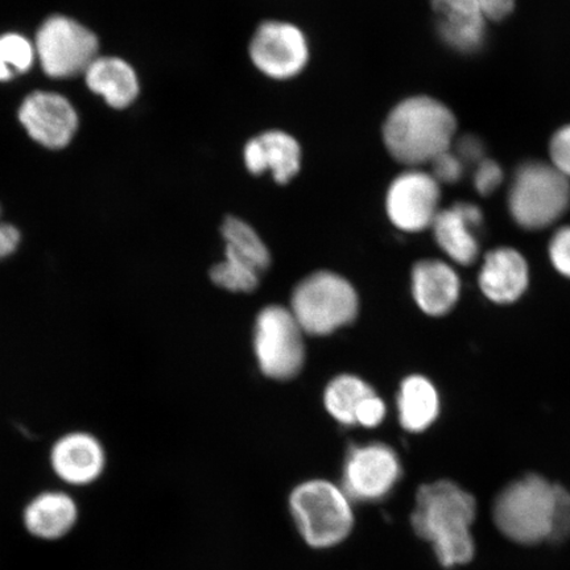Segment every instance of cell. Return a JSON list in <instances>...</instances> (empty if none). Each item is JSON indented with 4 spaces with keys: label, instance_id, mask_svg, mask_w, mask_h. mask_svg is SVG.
Wrapping results in <instances>:
<instances>
[{
    "label": "cell",
    "instance_id": "obj_24",
    "mask_svg": "<svg viewBox=\"0 0 570 570\" xmlns=\"http://www.w3.org/2000/svg\"><path fill=\"white\" fill-rule=\"evenodd\" d=\"M35 46L19 33L0 36V82L27 73L33 66Z\"/></svg>",
    "mask_w": 570,
    "mask_h": 570
},
{
    "label": "cell",
    "instance_id": "obj_14",
    "mask_svg": "<svg viewBox=\"0 0 570 570\" xmlns=\"http://www.w3.org/2000/svg\"><path fill=\"white\" fill-rule=\"evenodd\" d=\"M482 220L479 206L470 203H458L438 213L432 224L434 239L455 265L469 267L479 258L476 233Z\"/></svg>",
    "mask_w": 570,
    "mask_h": 570
},
{
    "label": "cell",
    "instance_id": "obj_16",
    "mask_svg": "<svg viewBox=\"0 0 570 570\" xmlns=\"http://www.w3.org/2000/svg\"><path fill=\"white\" fill-rule=\"evenodd\" d=\"M530 284L529 263L514 248L501 247L484 256L479 285L491 303L505 305L519 301Z\"/></svg>",
    "mask_w": 570,
    "mask_h": 570
},
{
    "label": "cell",
    "instance_id": "obj_12",
    "mask_svg": "<svg viewBox=\"0 0 570 570\" xmlns=\"http://www.w3.org/2000/svg\"><path fill=\"white\" fill-rule=\"evenodd\" d=\"M49 465L62 483L75 488L91 487L106 472V448L91 432L70 431L52 444Z\"/></svg>",
    "mask_w": 570,
    "mask_h": 570
},
{
    "label": "cell",
    "instance_id": "obj_30",
    "mask_svg": "<svg viewBox=\"0 0 570 570\" xmlns=\"http://www.w3.org/2000/svg\"><path fill=\"white\" fill-rule=\"evenodd\" d=\"M387 407L383 399L377 396L375 392L368 395L360 405L355 415V425L365 428H375L383 423L386 417Z\"/></svg>",
    "mask_w": 570,
    "mask_h": 570
},
{
    "label": "cell",
    "instance_id": "obj_3",
    "mask_svg": "<svg viewBox=\"0 0 570 570\" xmlns=\"http://www.w3.org/2000/svg\"><path fill=\"white\" fill-rule=\"evenodd\" d=\"M458 128L453 112L426 96L405 98L383 124V142L389 154L404 166L431 164L451 149Z\"/></svg>",
    "mask_w": 570,
    "mask_h": 570
},
{
    "label": "cell",
    "instance_id": "obj_9",
    "mask_svg": "<svg viewBox=\"0 0 570 570\" xmlns=\"http://www.w3.org/2000/svg\"><path fill=\"white\" fill-rule=\"evenodd\" d=\"M309 55L305 33L288 21H263L248 46L254 67L276 81H287L301 75L308 66Z\"/></svg>",
    "mask_w": 570,
    "mask_h": 570
},
{
    "label": "cell",
    "instance_id": "obj_4",
    "mask_svg": "<svg viewBox=\"0 0 570 570\" xmlns=\"http://www.w3.org/2000/svg\"><path fill=\"white\" fill-rule=\"evenodd\" d=\"M289 509L306 544L318 550L338 546L353 530L352 499L331 481L298 484L289 497Z\"/></svg>",
    "mask_w": 570,
    "mask_h": 570
},
{
    "label": "cell",
    "instance_id": "obj_2",
    "mask_svg": "<svg viewBox=\"0 0 570 570\" xmlns=\"http://www.w3.org/2000/svg\"><path fill=\"white\" fill-rule=\"evenodd\" d=\"M476 515L472 494L448 480L423 484L416 494L412 514L413 530L431 543L441 566H465L474 558L475 546L470 532Z\"/></svg>",
    "mask_w": 570,
    "mask_h": 570
},
{
    "label": "cell",
    "instance_id": "obj_13",
    "mask_svg": "<svg viewBox=\"0 0 570 570\" xmlns=\"http://www.w3.org/2000/svg\"><path fill=\"white\" fill-rule=\"evenodd\" d=\"M19 119L33 140L51 149L67 147L78 127L73 105L66 97L49 91L28 96L20 106Z\"/></svg>",
    "mask_w": 570,
    "mask_h": 570
},
{
    "label": "cell",
    "instance_id": "obj_19",
    "mask_svg": "<svg viewBox=\"0 0 570 570\" xmlns=\"http://www.w3.org/2000/svg\"><path fill=\"white\" fill-rule=\"evenodd\" d=\"M80 511L71 495L63 491H45L31 499L23 511V523L31 537L55 541L73 531Z\"/></svg>",
    "mask_w": 570,
    "mask_h": 570
},
{
    "label": "cell",
    "instance_id": "obj_10",
    "mask_svg": "<svg viewBox=\"0 0 570 570\" xmlns=\"http://www.w3.org/2000/svg\"><path fill=\"white\" fill-rule=\"evenodd\" d=\"M402 476L397 453L383 443L353 446L342 472V489L352 502H377L386 498Z\"/></svg>",
    "mask_w": 570,
    "mask_h": 570
},
{
    "label": "cell",
    "instance_id": "obj_28",
    "mask_svg": "<svg viewBox=\"0 0 570 570\" xmlns=\"http://www.w3.org/2000/svg\"><path fill=\"white\" fill-rule=\"evenodd\" d=\"M432 176L439 184H454L461 180L463 175V161L458 155L449 151L441 154L431 163Z\"/></svg>",
    "mask_w": 570,
    "mask_h": 570
},
{
    "label": "cell",
    "instance_id": "obj_5",
    "mask_svg": "<svg viewBox=\"0 0 570 570\" xmlns=\"http://www.w3.org/2000/svg\"><path fill=\"white\" fill-rule=\"evenodd\" d=\"M289 309L305 334L323 337L353 323L360 298L344 276L318 271L297 284Z\"/></svg>",
    "mask_w": 570,
    "mask_h": 570
},
{
    "label": "cell",
    "instance_id": "obj_7",
    "mask_svg": "<svg viewBox=\"0 0 570 570\" xmlns=\"http://www.w3.org/2000/svg\"><path fill=\"white\" fill-rule=\"evenodd\" d=\"M304 332L291 309L268 305L255 321L254 351L261 372L271 380L289 381L305 361Z\"/></svg>",
    "mask_w": 570,
    "mask_h": 570
},
{
    "label": "cell",
    "instance_id": "obj_22",
    "mask_svg": "<svg viewBox=\"0 0 570 570\" xmlns=\"http://www.w3.org/2000/svg\"><path fill=\"white\" fill-rule=\"evenodd\" d=\"M375 392L360 376L342 374L327 384L324 404L327 413L342 425H355V415L360 405Z\"/></svg>",
    "mask_w": 570,
    "mask_h": 570
},
{
    "label": "cell",
    "instance_id": "obj_18",
    "mask_svg": "<svg viewBox=\"0 0 570 570\" xmlns=\"http://www.w3.org/2000/svg\"><path fill=\"white\" fill-rule=\"evenodd\" d=\"M412 296L425 315H448L461 296V281L458 271L446 262L425 259L412 269Z\"/></svg>",
    "mask_w": 570,
    "mask_h": 570
},
{
    "label": "cell",
    "instance_id": "obj_23",
    "mask_svg": "<svg viewBox=\"0 0 570 570\" xmlns=\"http://www.w3.org/2000/svg\"><path fill=\"white\" fill-rule=\"evenodd\" d=\"M223 237L226 242L225 252L237 256L259 274L269 267L271 255L265 242L246 220L227 217L223 225Z\"/></svg>",
    "mask_w": 570,
    "mask_h": 570
},
{
    "label": "cell",
    "instance_id": "obj_15",
    "mask_svg": "<svg viewBox=\"0 0 570 570\" xmlns=\"http://www.w3.org/2000/svg\"><path fill=\"white\" fill-rule=\"evenodd\" d=\"M302 147L295 137L282 130H268L249 139L244 161L249 174L273 175L277 184H288L301 173Z\"/></svg>",
    "mask_w": 570,
    "mask_h": 570
},
{
    "label": "cell",
    "instance_id": "obj_25",
    "mask_svg": "<svg viewBox=\"0 0 570 570\" xmlns=\"http://www.w3.org/2000/svg\"><path fill=\"white\" fill-rule=\"evenodd\" d=\"M259 275L254 267L227 252H225V259L214 266L210 273L212 281L218 287L230 292L254 291L258 287Z\"/></svg>",
    "mask_w": 570,
    "mask_h": 570
},
{
    "label": "cell",
    "instance_id": "obj_31",
    "mask_svg": "<svg viewBox=\"0 0 570 570\" xmlns=\"http://www.w3.org/2000/svg\"><path fill=\"white\" fill-rule=\"evenodd\" d=\"M21 244V233L17 226L0 223V262L11 258Z\"/></svg>",
    "mask_w": 570,
    "mask_h": 570
},
{
    "label": "cell",
    "instance_id": "obj_26",
    "mask_svg": "<svg viewBox=\"0 0 570 570\" xmlns=\"http://www.w3.org/2000/svg\"><path fill=\"white\" fill-rule=\"evenodd\" d=\"M552 266L562 276L570 279V226L561 227L550 242Z\"/></svg>",
    "mask_w": 570,
    "mask_h": 570
},
{
    "label": "cell",
    "instance_id": "obj_21",
    "mask_svg": "<svg viewBox=\"0 0 570 570\" xmlns=\"http://www.w3.org/2000/svg\"><path fill=\"white\" fill-rule=\"evenodd\" d=\"M399 423L405 431L424 432L440 413V396L434 384L423 375L405 377L397 394Z\"/></svg>",
    "mask_w": 570,
    "mask_h": 570
},
{
    "label": "cell",
    "instance_id": "obj_27",
    "mask_svg": "<svg viewBox=\"0 0 570 570\" xmlns=\"http://www.w3.org/2000/svg\"><path fill=\"white\" fill-rule=\"evenodd\" d=\"M503 181V170L499 164L483 159L476 164L474 174V187L482 196H489L499 188Z\"/></svg>",
    "mask_w": 570,
    "mask_h": 570
},
{
    "label": "cell",
    "instance_id": "obj_29",
    "mask_svg": "<svg viewBox=\"0 0 570 570\" xmlns=\"http://www.w3.org/2000/svg\"><path fill=\"white\" fill-rule=\"evenodd\" d=\"M552 166L570 178V126L561 128L553 135L550 145Z\"/></svg>",
    "mask_w": 570,
    "mask_h": 570
},
{
    "label": "cell",
    "instance_id": "obj_17",
    "mask_svg": "<svg viewBox=\"0 0 570 570\" xmlns=\"http://www.w3.org/2000/svg\"><path fill=\"white\" fill-rule=\"evenodd\" d=\"M439 16L438 32L441 40L454 51L474 53L487 39V19L481 0H431Z\"/></svg>",
    "mask_w": 570,
    "mask_h": 570
},
{
    "label": "cell",
    "instance_id": "obj_1",
    "mask_svg": "<svg viewBox=\"0 0 570 570\" xmlns=\"http://www.w3.org/2000/svg\"><path fill=\"white\" fill-rule=\"evenodd\" d=\"M493 519L505 538L522 546L566 540L570 533V493L539 474H527L495 498Z\"/></svg>",
    "mask_w": 570,
    "mask_h": 570
},
{
    "label": "cell",
    "instance_id": "obj_32",
    "mask_svg": "<svg viewBox=\"0 0 570 570\" xmlns=\"http://www.w3.org/2000/svg\"><path fill=\"white\" fill-rule=\"evenodd\" d=\"M483 145L479 138L475 137H462L458 142V155L459 158L465 163H476L483 160Z\"/></svg>",
    "mask_w": 570,
    "mask_h": 570
},
{
    "label": "cell",
    "instance_id": "obj_8",
    "mask_svg": "<svg viewBox=\"0 0 570 570\" xmlns=\"http://www.w3.org/2000/svg\"><path fill=\"white\" fill-rule=\"evenodd\" d=\"M35 51L49 77L69 78L85 73L97 59L98 39L78 21L56 16L40 27Z\"/></svg>",
    "mask_w": 570,
    "mask_h": 570
},
{
    "label": "cell",
    "instance_id": "obj_6",
    "mask_svg": "<svg viewBox=\"0 0 570 570\" xmlns=\"http://www.w3.org/2000/svg\"><path fill=\"white\" fill-rule=\"evenodd\" d=\"M570 205V183L552 164L520 166L509 191L512 219L525 230H541L564 216Z\"/></svg>",
    "mask_w": 570,
    "mask_h": 570
},
{
    "label": "cell",
    "instance_id": "obj_11",
    "mask_svg": "<svg viewBox=\"0 0 570 570\" xmlns=\"http://www.w3.org/2000/svg\"><path fill=\"white\" fill-rule=\"evenodd\" d=\"M440 184L431 174L411 168L391 183L386 195V213L391 224L405 233H420L432 227L440 212Z\"/></svg>",
    "mask_w": 570,
    "mask_h": 570
},
{
    "label": "cell",
    "instance_id": "obj_20",
    "mask_svg": "<svg viewBox=\"0 0 570 570\" xmlns=\"http://www.w3.org/2000/svg\"><path fill=\"white\" fill-rule=\"evenodd\" d=\"M89 89L104 97L114 109H125L139 95V80L130 66L118 57H97L85 71Z\"/></svg>",
    "mask_w": 570,
    "mask_h": 570
},
{
    "label": "cell",
    "instance_id": "obj_33",
    "mask_svg": "<svg viewBox=\"0 0 570 570\" xmlns=\"http://www.w3.org/2000/svg\"><path fill=\"white\" fill-rule=\"evenodd\" d=\"M515 0H481L484 19L502 20L514 10Z\"/></svg>",
    "mask_w": 570,
    "mask_h": 570
}]
</instances>
